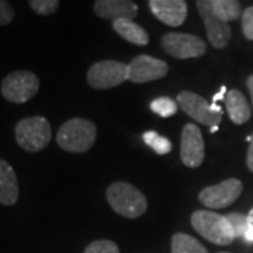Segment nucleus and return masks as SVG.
Masks as SVG:
<instances>
[{"label": "nucleus", "mask_w": 253, "mask_h": 253, "mask_svg": "<svg viewBox=\"0 0 253 253\" xmlns=\"http://www.w3.org/2000/svg\"><path fill=\"white\" fill-rule=\"evenodd\" d=\"M246 86H248V90L251 93V97H252V107H253V75H251L246 81Z\"/></svg>", "instance_id": "28"}, {"label": "nucleus", "mask_w": 253, "mask_h": 253, "mask_svg": "<svg viewBox=\"0 0 253 253\" xmlns=\"http://www.w3.org/2000/svg\"><path fill=\"white\" fill-rule=\"evenodd\" d=\"M248 139L251 141V144H249V149H248V155H246V165H248V169L253 172V134Z\"/></svg>", "instance_id": "27"}, {"label": "nucleus", "mask_w": 253, "mask_h": 253, "mask_svg": "<svg viewBox=\"0 0 253 253\" xmlns=\"http://www.w3.org/2000/svg\"><path fill=\"white\" fill-rule=\"evenodd\" d=\"M244 190V183L231 177L214 186H208L200 191V203L207 208H226L234 204L241 197Z\"/></svg>", "instance_id": "8"}, {"label": "nucleus", "mask_w": 253, "mask_h": 253, "mask_svg": "<svg viewBox=\"0 0 253 253\" xmlns=\"http://www.w3.org/2000/svg\"><path fill=\"white\" fill-rule=\"evenodd\" d=\"M128 81V65L118 61H100L87 71V83L93 89L107 90Z\"/></svg>", "instance_id": "7"}, {"label": "nucleus", "mask_w": 253, "mask_h": 253, "mask_svg": "<svg viewBox=\"0 0 253 253\" xmlns=\"http://www.w3.org/2000/svg\"><path fill=\"white\" fill-rule=\"evenodd\" d=\"M181 162L187 168L196 169L201 166L206 158V144L201 129L196 124L189 123L181 131L180 138Z\"/></svg>", "instance_id": "11"}, {"label": "nucleus", "mask_w": 253, "mask_h": 253, "mask_svg": "<svg viewBox=\"0 0 253 253\" xmlns=\"http://www.w3.org/2000/svg\"><path fill=\"white\" fill-rule=\"evenodd\" d=\"M94 13L104 20H134L138 14V6L131 0H97L94 1Z\"/></svg>", "instance_id": "14"}, {"label": "nucleus", "mask_w": 253, "mask_h": 253, "mask_svg": "<svg viewBox=\"0 0 253 253\" xmlns=\"http://www.w3.org/2000/svg\"><path fill=\"white\" fill-rule=\"evenodd\" d=\"M113 28L118 36L123 37L126 41L134 44V45L144 46L149 42V36L139 24H136L134 20H126L120 18L113 21Z\"/></svg>", "instance_id": "17"}, {"label": "nucleus", "mask_w": 253, "mask_h": 253, "mask_svg": "<svg viewBox=\"0 0 253 253\" xmlns=\"http://www.w3.org/2000/svg\"><path fill=\"white\" fill-rule=\"evenodd\" d=\"M163 49L177 59L200 58L206 54L207 46L204 40L186 33H168L162 37Z\"/></svg>", "instance_id": "9"}, {"label": "nucleus", "mask_w": 253, "mask_h": 253, "mask_svg": "<svg viewBox=\"0 0 253 253\" xmlns=\"http://www.w3.org/2000/svg\"><path fill=\"white\" fill-rule=\"evenodd\" d=\"M168 72V63L149 55H138L128 63V81L138 84L159 81L165 78Z\"/></svg>", "instance_id": "12"}, {"label": "nucleus", "mask_w": 253, "mask_h": 253, "mask_svg": "<svg viewBox=\"0 0 253 253\" xmlns=\"http://www.w3.org/2000/svg\"><path fill=\"white\" fill-rule=\"evenodd\" d=\"M242 31L246 40L253 41V6H249L242 13Z\"/></svg>", "instance_id": "25"}, {"label": "nucleus", "mask_w": 253, "mask_h": 253, "mask_svg": "<svg viewBox=\"0 0 253 253\" xmlns=\"http://www.w3.org/2000/svg\"><path fill=\"white\" fill-rule=\"evenodd\" d=\"M248 224L253 229V208L249 211V214H248Z\"/></svg>", "instance_id": "31"}, {"label": "nucleus", "mask_w": 253, "mask_h": 253, "mask_svg": "<svg viewBox=\"0 0 253 253\" xmlns=\"http://www.w3.org/2000/svg\"><path fill=\"white\" fill-rule=\"evenodd\" d=\"M20 196L17 176L11 165L0 159V203L4 206H14Z\"/></svg>", "instance_id": "15"}, {"label": "nucleus", "mask_w": 253, "mask_h": 253, "mask_svg": "<svg viewBox=\"0 0 253 253\" xmlns=\"http://www.w3.org/2000/svg\"><path fill=\"white\" fill-rule=\"evenodd\" d=\"M226 219L229 221V224L234 229V234L236 238H244L249 224H248V215L241 214V212H231L226 215Z\"/></svg>", "instance_id": "23"}, {"label": "nucleus", "mask_w": 253, "mask_h": 253, "mask_svg": "<svg viewBox=\"0 0 253 253\" xmlns=\"http://www.w3.org/2000/svg\"><path fill=\"white\" fill-rule=\"evenodd\" d=\"M217 129H218V126H212V128H211V132H215Z\"/></svg>", "instance_id": "32"}, {"label": "nucleus", "mask_w": 253, "mask_h": 253, "mask_svg": "<svg viewBox=\"0 0 253 253\" xmlns=\"http://www.w3.org/2000/svg\"><path fill=\"white\" fill-rule=\"evenodd\" d=\"M196 6H197L200 16L203 17V21H204L210 44L217 49L225 48L229 44L231 37H232L229 24L222 21L214 13L211 0H199L196 3Z\"/></svg>", "instance_id": "10"}, {"label": "nucleus", "mask_w": 253, "mask_h": 253, "mask_svg": "<svg viewBox=\"0 0 253 253\" xmlns=\"http://www.w3.org/2000/svg\"><path fill=\"white\" fill-rule=\"evenodd\" d=\"M40 89V81L36 75L28 71H16L9 73L0 86L1 96L10 103L23 104L37 94Z\"/></svg>", "instance_id": "5"}, {"label": "nucleus", "mask_w": 253, "mask_h": 253, "mask_svg": "<svg viewBox=\"0 0 253 253\" xmlns=\"http://www.w3.org/2000/svg\"><path fill=\"white\" fill-rule=\"evenodd\" d=\"M211 3L214 13L225 23L242 17L241 3L236 0H211Z\"/></svg>", "instance_id": "19"}, {"label": "nucleus", "mask_w": 253, "mask_h": 253, "mask_svg": "<svg viewBox=\"0 0 253 253\" xmlns=\"http://www.w3.org/2000/svg\"><path fill=\"white\" fill-rule=\"evenodd\" d=\"M14 134L17 144L24 151L36 154L48 146L52 131L51 124L45 117H30L18 121Z\"/></svg>", "instance_id": "4"}, {"label": "nucleus", "mask_w": 253, "mask_h": 253, "mask_svg": "<svg viewBox=\"0 0 253 253\" xmlns=\"http://www.w3.org/2000/svg\"><path fill=\"white\" fill-rule=\"evenodd\" d=\"M142 138H144L145 144L151 146L158 155H166L172 151V142L168 138L159 135L155 131H146V132H144Z\"/></svg>", "instance_id": "20"}, {"label": "nucleus", "mask_w": 253, "mask_h": 253, "mask_svg": "<svg viewBox=\"0 0 253 253\" xmlns=\"http://www.w3.org/2000/svg\"><path fill=\"white\" fill-rule=\"evenodd\" d=\"M191 225L203 238L211 244L226 246L236 239L234 229L229 221L224 215H219L215 211L199 210L191 214Z\"/></svg>", "instance_id": "3"}, {"label": "nucleus", "mask_w": 253, "mask_h": 253, "mask_svg": "<svg viewBox=\"0 0 253 253\" xmlns=\"http://www.w3.org/2000/svg\"><path fill=\"white\" fill-rule=\"evenodd\" d=\"M225 93H226V87H225V86H222V87H221V90H219V93H217V94L214 96V104H217L218 100L222 99Z\"/></svg>", "instance_id": "30"}, {"label": "nucleus", "mask_w": 253, "mask_h": 253, "mask_svg": "<svg viewBox=\"0 0 253 253\" xmlns=\"http://www.w3.org/2000/svg\"><path fill=\"white\" fill-rule=\"evenodd\" d=\"M14 18L13 6L6 0H0V26H7Z\"/></svg>", "instance_id": "26"}, {"label": "nucleus", "mask_w": 253, "mask_h": 253, "mask_svg": "<svg viewBox=\"0 0 253 253\" xmlns=\"http://www.w3.org/2000/svg\"><path fill=\"white\" fill-rule=\"evenodd\" d=\"M97 128L86 118H72L63 123L56 134V142L66 152L84 154L96 142Z\"/></svg>", "instance_id": "1"}, {"label": "nucleus", "mask_w": 253, "mask_h": 253, "mask_svg": "<svg viewBox=\"0 0 253 253\" xmlns=\"http://www.w3.org/2000/svg\"><path fill=\"white\" fill-rule=\"evenodd\" d=\"M172 253H208V251L196 238L179 232L172 236Z\"/></svg>", "instance_id": "18"}, {"label": "nucleus", "mask_w": 253, "mask_h": 253, "mask_svg": "<svg viewBox=\"0 0 253 253\" xmlns=\"http://www.w3.org/2000/svg\"><path fill=\"white\" fill-rule=\"evenodd\" d=\"M28 6L36 11L38 16H51L59 7L58 0H30Z\"/></svg>", "instance_id": "22"}, {"label": "nucleus", "mask_w": 253, "mask_h": 253, "mask_svg": "<svg viewBox=\"0 0 253 253\" xmlns=\"http://www.w3.org/2000/svg\"><path fill=\"white\" fill-rule=\"evenodd\" d=\"M110 207L123 217L134 219L144 215L148 201L135 186L126 181H116L110 184L106 191Z\"/></svg>", "instance_id": "2"}, {"label": "nucleus", "mask_w": 253, "mask_h": 253, "mask_svg": "<svg viewBox=\"0 0 253 253\" xmlns=\"http://www.w3.org/2000/svg\"><path fill=\"white\" fill-rule=\"evenodd\" d=\"M151 110L155 114L161 116L163 118L172 117L177 113L179 110V104L170 97H158V99L152 100L151 103Z\"/></svg>", "instance_id": "21"}, {"label": "nucleus", "mask_w": 253, "mask_h": 253, "mask_svg": "<svg viewBox=\"0 0 253 253\" xmlns=\"http://www.w3.org/2000/svg\"><path fill=\"white\" fill-rule=\"evenodd\" d=\"M149 9L166 26L179 27L187 17V3L184 0H151Z\"/></svg>", "instance_id": "13"}, {"label": "nucleus", "mask_w": 253, "mask_h": 253, "mask_svg": "<svg viewBox=\"0 0 253 253\" xmlns=\"http://www.w3.org/2000/svg\"><path fill=\"white\" fill-rule=\"evenodd\" d=\"M244 239L246 242H249V244H253V229L249 226L248 228V231H246V234H245Z\"/></svg>", "instance_id": "29"}, {"label": "nucleus", "mask_w": 253, "mask_h": 253, "mask_svg": "<svg viewBox=\"0 0 253 253\" xmlns=\"http://www.w3.org/2000/svg\"><path fill=\"white\" fill-rule=\"evenodd\" d=\"M177 104L181 110L196 120L200 124L208 126H218L222 121V109L218 104H208L207 100L203 99L197 93L193 91H180L177 96Z\"/></svg>", "instance_id": "6"}, {"label": "nucleus", "mask_w": 253, "mask_h": 253, "mask_svg": "<svg viewBox=\"0 0 253 253\" xmlns=\"http://www.w3.org/2000/svg\"><path fill=\"white\" fill-rule=\"evenodd\" d=\"M83 253H120V249L117 244H114L113 241L101 239L91 242Z\"/></svg>", "instance_id": "24"}, {"label": "nucleus", "mask_w": 253, "mask_h": 253, "mask_svg": "<svg viewBox=\"0 0 253 253\" xmlns=\"http://www.w3.org/2000/svg\"><path fill=\"white\" fill-rule=\"evenodd\" d=\"M219 253H228V252H219Z\"/></svg>", "instance_id": "33"}, {"label": "nucleus", "mask_w": 253, "mask_h": 253, "mask_svg": "<svg viewBox=\"0 0 253 253\" xmlns=\"http://www.w3.org/2000/svg\"><path fill=\"white\" fill-rule=\"evenodd\" d=\"M225 107L231 121L236 126H242L251 118V107L244 94L236 89H231L225 96Z\"/></svg>", "instance_id": "16"}]
</instances>
